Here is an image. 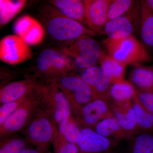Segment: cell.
<instances>
[{
	"label": "cell",
	"mask_w": 153,
	"mask_h": 153,
	"mask_svg": "<svg viewBox=\"0 0 153 153\" xmlns=\"http://www.w3.org/2000/svg\"><path fill=\"white\" fill-rule=\"evenodd\" d=\"M38 11V16L45 30L51 38L61 43L73 41L83 36L97 35L79 22L64 16L48 3L41 5Z\"/></svg>",
	"instance_id": "obj_1"
},
{
	"label": "cell",
	"mask_w": 153,
	"mask_h": 153,
	"mask_svg": "<svg viewBox=\"0 0 153 153\" xmlns=\"http://www.w3.org/2000/svg\"><path fill=\"white\" fill-rule=\"evenodd\" d=\"M75 68L73 61L60 50L47 48L38 55L33 75H26V78L39 83L53 82Z\"/></svg>",
	"instance_id": "obj_2"
},
{
	"label": "cell",
	"mask_w": 153,
	"mask_h": 153,
	"mask_svg": "<svg viewBox=\"0 0 153 153\" xmlns=\"http://www.w3.org/2000/svg\"><path fill=\"white\" fill-rule=\"evenodd\" d=\"M39 106L48 114L57 125L66 123L73 116L66 96L55 82L38 83Z\"/></svg>",
	"instance_id": "obj_3"
},
{
	"label": "cell",
	"mask_w": 153,
	"mask_h": 153,
	"mask_svg": "<svg viewBox=\"0 0 153 153\" xmlns=\"http://www.w3.org/2000/svg\"><path fill=\"white\" fill-rule=\"evenodd\" d=\"M58 131L57 124L39 106L22 133L36 149L45 153L53 143Z\"/></svg>",
	"instance_id": "obj_4"
},
{
	"label": "cell",
	"mask_w": 153,
	"mask_h": 153,
	"mask_svg": "<svg viewBox=\"0 0 153 153\" xmlns=\"http://www.w3.org/2000/svg\"><path fill=\"white\" fill-rule=\"evenodd\" d=\"M57 49L69 57L76 67L83 69L95 66L102 52L97 42L89 36L60 43Z\"/></svg>",
	"instance_id": "obj_5"
},
{
	"label": "cell",
	"mask_w": 153,
	"mask_h": 153,
	"mask_svg": "<svg viewBox=\"0 0 153 153\" xmlns=\"http://www.w3.org/2000/svg\"><path fill=\"white\" fill-rule=\"evenodd\" d=\"M103 44L108 55L126 66L149 59L146 47L133 36L118 39L108 38Z\"/></svg>",
	"instance_id": "obj_6"
},
{
	"label": "cell",
	"mask_w": 153,
	"mask_h": 153,
	"mask_svg": "<svg viewBox=\"0 0 153 153\" xmlns=\"http://www.w3.org/2000/svg\"><path fill=\"white\" fill-rule=\"evenodd\" d=\"M66 96L74 116L94 99L91 88L78 75L68 74L54 81Z\"/></svg>",
	"instance_id": "obj_7"
},
{
	"label": "cell",
	"mask_w": 153,
	"mask_h": 153,
	"mask_svg": "<svg viewBox=\"0 0 153 153\" xmlns=\"http://www.w3.org/2000/svg\"><path fill=\"white\" fill-rule=\"evenodd\" d=\"M37 88L19 108L0 126V139L7 136L22 133L24 131L39 107Z\"/></svg>",
	"instance_id": "obj_8"
},
{
	"label": "cell",
	"mask_w": 153,
	"mask_h": 153,
	"mask_svg": "<svg viewBox=\"0 0 153 153\" xmlns=\"http://www.w3.org/2000/svg\"><path fill=\"white\" fill-rule=\"evenodd\" d=\"M33 56L30 45L15 34L6 36L0 41V59L7 64L18 65L30 60Z\"/></svg>",
	"instance_id": "obj_9"
},
{
	"label": "cell",
	"mask_w": 153,
	"mask_h": 153,
	"mask_svg": "<svg viewBox=\"0 0 153 153\" xmlns=\"http://www.w3.org/2000/svg\"><path fill=\"white\" fill-rule=\"evenodd\" d=\"M135 3L123 16L108 21L103 33L108 38L118 39L133 36L135 28L140 21L141 7Z\"/></svg>",
	"instance_id": "obj_10"
},
{
	"label": "cell",
	"mask_w": 153,
	"mask_h": 153,
	"mask_svg": "<svg viewBox=\"0 0 153 153\" xmlns=\"http://www.w3.org/2000/svg\"><path fill=\"white\" fill-rule=\"evenodd\" d=\"M108 104L102 99H94L80 108L75 119L82 128L92 129L100 121L114 117Z\"/></svg>",
	"instance_id": "obj_11"
},
{
	"label": "cell",
	"mask_w": 153,
	"mask_h": 153,
	"mask_svg": "<svg viewBox=\"0 0 153 153\" xmlns=\"http://www.w3.org/2000/svg\"><path fill=\"white\" fill-rule=\"evenodd\" d=\"M13 31L15 35L29 45L41 43L45 36L43 25L30 15H24L17 19L13 26Z\"/></svg>",
	"instance_id": "obj_12"
},
{
	"label": "cell",
	"mask_w": 153,
	"mask_h": 153,
	"mask_svg": "<svg viewBox=\"0 0 153 153\" xmlns=\"http://www.w3.org/2000/svg\"><path fill=\"white\" fill-rule=\"evenodd\" d=\"M88 27L97 35L103 33L108 21V15L111 0H83Z\"/></svg>",
	"instance_id": "obj_13"
},
{
	"label": "cell",
	"mask_w": 153,
	"mask_h": 153,
	"mask_svg": "<svg viewBox=\"0 0 153 153\" xmlns=\"http://www.w3.org/2000/svg\"><path fill=\"white\" fill-rule=\"evenodd\" d=\"M79 153H105L112 147V140L96 132L93 129L82 128L76 139Z\"/></svg>",
	"instance_id": "obj_14"
},
{
	"label": "cell",
	"mask_w": 153,
	"mask_h": 153,
	"mask_svg": "<svg viewBox=\"0 0 153 153\" xmlns=\"http://www.w3.org/2000/svg\"><path fill=\"white\" fill-rule=\"evenodd\" d=\"M79 76L91 88L94 98L102 99L108 102L111 84L100 66L83 69Z\"/></svg>",
	"instance_id": "obj_15"
},
{
	"label": "cell",
	"mask_w": 153,
	"mask_h": 153,
	"mask_svg": "<svg viewBox=\"0 0 153 153\" xmlns=\"http://www.w3.org/2000/svg\"><path fill=\"white\" fill-rule=\"evenodd\" d=\"M38 85V82L28 78L8 83L0 89V105L19 100L30 95Z\"/></svg>",
	"instance_id": "obj_16"
},
{
	"label": "cell",
	"mask_w": 153,
	"mask_h": 153,
	"mask_svg": "<svg viewBox=\"0 0 153 153\" xmlns=\"http://www.w3.org/2000/svg\"><path fill=\"white\" fill-rule=\"evenodd\" d=\"M132 102L127 103H119L110 100L108 102L114 117L120 125L124 130L131 135L134 134L138 128Z\"/></svg>",
	"instance_id": "obj_17"
},
{
	"label": "cell",
	"mask_w": 153,
	"mask_h": 153,
	"mask_svg": "<svg viewBox=\"0 0 153 153\" xmlns=\"http://www.w3.org/2000/svg\"><path fill=\"white\" fill-rule=\"evenodd\" d=\"M47 3L54 6L66 16L88 27L85 4L83 1L50 0Z\"/></svg>",
	"instance_id": "obj_18"
},
{
	"label": "cell",
	"mask_w": 153,
	"mask_h": 153,
	"mask_svg": "<svg viewBox=\"0 0 153 153\" xmlns=\"http://www.w3.org/2000/svg\"><path fill=\"white\" fill-rule=\"evenodd\" d=\"M100 67L109 79L111 85L125 80L126 65L102 52L99 61Z\"/></svg>",
	"instance_id": "obj_19"
},
{
	"label": "cell",
	"mask_w": 153,
	"mask_h": 153,
	"mask_svg": "<svg viewBox=\"0 0 153 153\" xmlns=\"http://www.w3.org/2000/svg\"><path fill=\"white\" fill-rule=\"evenodd\" d=\"M130 80L135 89L153 94V71L152 68L137 65L130 75Z\"/></svg>",
	"instance_id": "obj_20"
},
{
	"label": "cell",
	"mask_w": 153,
	"mask_h": 153,
	"mask_svg": "<svg viewBox=\"0 0 153 153\" xmlns=\"http://www.w3.org/2000/svg\"><path fill=\"white\" fill-rule=\"evenodd\" d=\"M92 129L97 134L111 140L121 139L131 135L122 128L114 117L100 121Z\"/></svg>",
	"instance_id": "obj_21"
},
{
	"label": "cell",
	"mask_w": 153,
	"mask_h": 153,
	"mask_svg": "<svg viewBox=\"0 0 153 153\" xmlns=\"http://www.w3.org/2000/svg\"><path fill=\"white\" fill-rule=\"evenodd\" d=\"M27 1L25 0L0 1V27L3 29L25 7Z\"/></svg>",
	"instance_id": "obj_22"
},
{
	"label": "cell",
	"mask_w": 153,
	"mask_h": 153,
	"mask_svg": "<svg viewBox=\"0 0 153 153\" xmlns=\"http://www.w3.org/2000/svg\"><path fill=\"white\" fill-rule=\"evenodd\" d=\"M140 33L143 44L153 50V12L141 5Z\"/></svg>",
	"instance_id": "obj_23"
},
{
	"label": "cell",
	"mask_w": 153,
	"mask_h": 153,
	"mask_svg": "<svg viewBox=\"0 0 153 153\" xmlns=\"http://www.w3.org/2000/svg\"><path fill=\"white\" fill-rule=\"evenodd\" d=\"M32 144L25 137L18 134L7 136L1 139L0 153H20L28 148Z\"/></svg>",
	"instance_id": "obj_24"
},
{
	"label": "cell",
	"mask_w": 153,
	"mask_h": 153,
	"mask_svg": "<svg viewBox=\"0 0 153 153\" xmlns=\"http://www.w3.org/2000/svg\"><path fill=\"white\" fill-rule=\"evenodd\" d=\"M136 94L133 85L126 80L112 84L110 88V98L113 101L119 103L131 102Z\"/></svg>",
	"instance_id": "obj_25"
},
{
	"label": "cell",
	"mask_w": 153,
	"mask_h": 153,
	"mask_svg": "<svg viewBox=\"0 0 153 153\" xmlns=\"http://www.w3.org/2000/svg\"><path fill=\"white\" fill-rule=\"evenodd\" d=\"M132 106L138 128L145 131H153V115L140 104L136 94L133 99Z\"/></svg>",
	"instance_id": "obj_26"
},
{
	"label": "cell",
	"mask_w": 153,
	"mask_h": 153,
	"mask_svg": "<svg viewBox=\"0 0 153 153\" xmlns=\"http://www.w3.org/2000/svg\"><path fill=\"white\" fill-rule=\"evenodd\" d=\"M153 151V134L141 133L134 138L131 146L130 153H150Z\"/></svg>",
	"instance_id": "obj_27"
},
{
	"label": "cell",
	"mask_w": 153,
	"mask_h": 153,
	"mask_svg": "<svg viewBox=\"0 0 153 153\" xmlns=\"http://www.w3.org/2000/svg\"><path fill=\"white\" fill-rule=\"evenodd\" d=\"M58 132L68 142L76 143L77 137L81 130V126L75 117H71L66 123L57 125Z\"/></svg>",
	"instance_id": "obj_28"
},
{
	"label": "cell",
	"mask_w": 153,
	"mask_h": 153,
	"mask_svg": "<svg viewBox=\"0 0 153 153\" xmlns=\"http://www.w3.org/2000/svg\"><path fill=\"white\" fill-rule=\"evenodd\" d=\"M135 1L132 0H114L108 9V21L123 16L128 12Z\"/></svg>",
	"instance_id": "obj_29"
},
{
	"label": "cell",
	"mask_w": 153,
	"mask_h": 153,
	"mask_svg": "<svg viewBox=\"0 0 153 153\" xmlns=\"http://www.w3.org/2000/svg\"><path fill=\"white\" fill-rule=\"evenodd\" d=\"M52 144L55 153H79L76 144L68 142L58 131Z\"/></svg>",
	"instance_id": "obj_30"
},
{
	"label": "cell",
	"mask_w": 153,
	"mask_h": 153,
	"mask_svg": "<svg viewBox=\"0 0 153 153\" xmlns=\"http://www.w3.org/2000/svg\"><path fill=\"white\" fill-rule=\"evenodd\" d=\"M29 96L19 100L1 105L0 106V126L2 125L11 115L19 108Z\"/></svg>",
	"instance_id": "obj_31"
},
{
	"label": "cell",
	"mask_w": 153,
	"mask_h": 153,
	"mask_svg": "<svg viewBox=\"0 0 153 153\" xmlns=\"http://www.w3.org/2000/svg\"><path fill=\"white\" fill-rule=\"evenodd\" d=\"M135 89L138 100L140 104L153 115V94Z\"/></svg>",
	"instance_id": "obj_32"
},
{
	"label": "cell",
	"mask_w": 153,
	"mask_h": 153,
	"mask_svg": "<svg viewBox=\"0 0 153 153\" xmlns=\"http://www.w3.org/2000/svg\"><path fill=\"white\" fill-rule=\"evenodd\" d=\"M16 73L6 67L1 68V88L10 82L11 79L15 77Z\"/></svg>",
	"instance_id": "obj_33"
},
{
	"label": "cell",
	"mask_w": 153,
	"mask_h": 153,
	"mask_svg": "<svg viewBox=\"0 0 153 153\" xmlns=\"http://www.w3.org/2000/svg\"><path fill=\"white\" fill-rule=\"evenodd\" d=\"M141 5L150 10L153 12V0H146L142 1Z\"/></svg>",
	"instance_id": "obj_34"
},
{
	"label": "cell",
	"mask_w": 153,
	"mask_h": 153,
	"mask_svg": "<svg viewBox=\"0 0 153 153\" xmlns=\"http://www.w3.org/2000/svg\"><path fill=\"white\" fill-rule=\"evenodd\" d=\"M20 153H42L37 149H34L32 148H28L22 151Z\"/></svg>",
	"instance_id": "obj_35"
},
{
	"label": "cell",
	"mask_w": 153,
	"mask_h": 153,
	"mask_svg": "<svg viewBox=\"0 0 153 153\" xmlns=\"http://www.w3.org/2000/svg\"><path fill=\"white\" fill-rule=\"evenodd\" d=\"M150 153H153V151L152 152H151Z\"/></svg>",
	"instance_id": "obj_36"
},
{
	"label": "cell",
	"mask_w": 153,
	"mask_h": 153,
	"mask_svg": "<svg viewBox=\"0 0 153 153\" xmlns=\"http://www.w3.org/2000/svg\"><path fill=\"white\" fill-rule=\"evenodd\" d=\"M152 68V69L153 71V68Z\"/></svg>",
	"instance_id": "obj_37"
}]
</instances>
